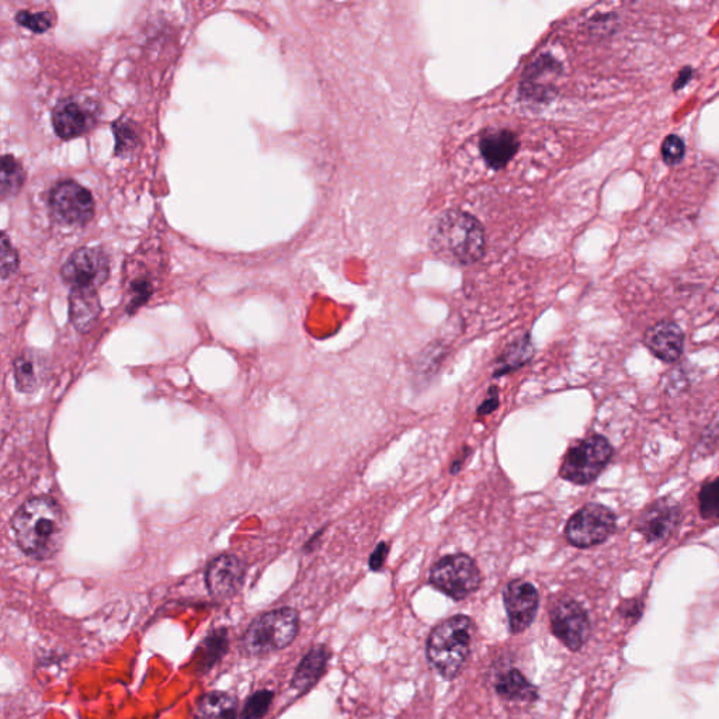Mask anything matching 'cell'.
<instances>
[{
  "label": "cell",
  "mask_w": 719,
  "mask_h": 719,
  "mask_svg": "<svg viewBox=\"0 0 719 719\" xmlns=\"http://www.w3.org/2000/svg\"><path fill=\"white\" fill-rule=\"evenodd\" d=\"M12 530L27 557L44 561L62 547L67 519L58 502L48 496H37L19 507L12 519Z\"/></svg>",
  "instance_id": "obj_1"
},
{
  "label": "cell",
  "mask_w": 719,
  "mask_h": 719,
  "mask_svg": "<svg viewBox=\"0 0 719 719\" xmlns=\"http://www.w3.org/2000/svg\"><path fill=\"white\" fill-rule=\"evenodd\" d=\"M432 246L446 260L457 265H472L484 255V229L471 214L447 211L434 227Z\"/></svg>",
  "instance_id": "obj_2"
},
{
  "label": "cell",
  "mask_w": 719,
  "mask_h": 719,
  "mask_svg": "<svg viewBox=\"0 0 719 719\" xmlns=\"http://www.w3.org/2000/svg\"><path fill=\"white\" fill-rule=\"evenodd\" d=\"M474 623L467 616H454L437 625L427 642V658L444 679H453L470 656Z\"/></svg>",
  "instance_id": "obj_3"
},
{
  "label": "cell",
  "mask_w": 719,
  "mask_h": 719,
  "mask_svg": "<svg viewBox=\"0 0 719 719\" xmlns=\"http://www.w3.org/2000/svg\"><path fill=\"white\" fill-rule=\"evenodd\" d=\"M300 627L298 613L290 607L270 611L256 618L242 638L243 651L249 655H265L293 644Z\"/></svg>",
  "instance_id": "obj_4"
},
{
  "label": "cell",
  "mask_w": 719,
  "mask_h": 719,
  "mask_svg": "<svg viewBox=\"0 0 719 719\" xmlns=\"http://www.w3.org/2000/svg\"><path fill=\"white\" fill-rule=\"evenodd\" d=\"M610 441L592 434L569 448L561 467V477L575 485H589L599 478L613 458Z\"/></svg>",
  "instance_id": "obj_5"
},
{
  "label": "cell",
  "mask_w": 719,
  "mask_h": 719,
  "mask_svg": "<svg viewBox=\"0 0 719 719\" xmlns=\"http://www.w3.org/2000/svg\"><path fill=\"white\" fill-rule=\"evenodd\" d=\"M481 582V571L474 559L465 554L441 558L430 573V583L454 600H463L477 592Z\"/></svg>",
  "instance_id": "obj_6"
},
{
  "label": "cell",
  "mask_w": 719,
  "mask_h": 719,
  "mask_svg": "<svg viewBox=\"0 0 719 719\" xmlns=\"http://www.w3.org/2000/svg\"><path fill=\"white\" fill-rule=\"evenodd\" d=\"M616 514L609 507L589 503L573 514L566 524V538L578 548L604 543L616 530Z\"/></svg>",
  "instance_id": "obj_7"
},
{
  "label": "cell",
  "mask_w": 719,
  "mask_h": 719,
  "mask_svg": "<svg viewBox=\"0 0 719 719\" xmlns=\"http://www.w3.org/2000/svg\"><path fill=\"white\" fill-rule=\"evenodd\" d=\"M110 273L109 257L99 248L76 250L62 267L61 276L72 291H96Z\"/></svg>",
  "instance_id": "obj_8"
},
{
  "label": "cell",
  "mask_w": 719,
  "mask_h": 719,
  "mask_svg": "<svg viewBox=\"0 0 719 719\" xmlns=\"http://www.w3.org/2000/svg\"><path fill=\"white\" fill-rule=\"evenodd\" d=\"M52 217L64 225L88 224L95 214V201L88 189L74 182L62 180L50 193Z\"/></svg>",
  "instance_id": "obj_9"
},
{
  "label": "cell",
  "mask_w": 719,
  "mask_h": 719,
  "mask_svg": "<svg viewBox=\"0 0 719 719\" xmlns=\"http://www.w3.org/2000/svg\"><path fill=\"white\" fill-rule=\"evenodd\" d=\"M552 631L571 651H579L590 634L587 613L572 599H562L551 613Z\"/></svg>",
  "instance_id": "obj_10"
},
{
  "label": "cell",
  "mask_w": 719,
  "mask_h": 719,
  "mask_svg": "<svg viewBox=\"0 0 719 719\" xmlns=\"http://www.w3.org/2000/svg\"><path fill=\"white\" fill-rule=\"evenodd\" d=\"M503 603L513 634L527 630L537 616L540 597L536 587L524 580H513L503 590Z\"/></svg>",
  "instance_id": "obj_11"
},
{
  "label": "cell",
  "mask_w": 719,
  "mask_h": 719,
  "mask_svg": "<svg viewBox=\"0 0 719 719\" xmlns=\"http://www.w3.org/2000/svg\"><path fill=\"white\" fill-rule=\"evenodd\" d=\"M246 566L235 555H220L211 561L206 572V585L215 599H231L241 590Z\"/></svg>",
  "instance_id": "obj_12"
},
{
  "label": "cell",
  "mask_w": 719,
  "mask_h": 719,
  "mask_svg": "<svg viewBox=\"0 0 719 719\" xmlns=\"http://www.w3.org/2000/svg\"><path fill=\"white\" fill-rule=\"evenodd\" d=\"M97 110L89 100H64L55 107L52 114L55 133L64 140L81 137L96 124Z\"/></svg>",
  "instance_id": "obj_13"
},
{
  "label": "cell",
  "mask_w": 719,
  "mask_h": 719,
  "mask_svg": "<svg viewBox=\"0 0 719 719\" xmlns=\"http://www.w3.org/2000/svg\"><path fill=\"white\" fill-rule=\"evenodd\" d=\"M679 520V506L669 500L659 499L646 507L639 516L637 530L648 543H661L672 536Z\"/></svg>",
  "instance_id": "obj_14"
},
{
  "label": "cell",
  "mask_w": 719,
  "mask_h": 719,
  "mask_svg": "<svg viewBox=\"0 0 719 719\" xmlns=\"http://www.w3.org/2000/svg\"><path fill=\"white\" fill-rule=\"evenodd\" d=\"M644 343L659 360L675 363L683 354L684 333L677 323L662 321L648 329Z\"/></svg>",
  "instance_id": "obj_15"
},
{
  "label": "cell",
  "mask_w": 719,
  "mask_h": 719,
  "mask_svg": "<svg viewBox=\"0 0 719 719\" xmlns=\"http://www.w3.org/2000/svg\"><path fill=\"white\" fill-rule=\"evenodd\" d=\"M48 371H50V363L43 352L36 349L24 350L13 364L16 387L24 394H33L38 388L43 387Z\"/></svg>",
  "instance_id": "obj_16"
},
{
  "label": "cell",
  "mask_w": 719,
  "mask_h": 719,
  "mask_svg": "<svg viewBox=\"0 0 719 719\" xmlns=\"http://www.w3.org/2000/svg\"><path fill=\"white\" fill-rule=\"evenodd\" d=\"M479 149H481L486 165L499 170L505 168L507 163L512 161L519 149V140L512 131L492 130L481 138Z\"/></svg>",
  "instance_id": "obj_17"
},
{
  "label": "cell",
  "mask_w": 719,
  "mask_h": 719,
  "mask_svg": "<svg viewBox=\"0 0 719 719\" xmlns=\"http://www.w3.org/2000/svg\"><path fill=\"white\" fill-rule=\"evenodd\" d=\"M328 659L329 652L325 646L318 645L312 648L295 670L293 682H291L293 689L298 693H307L308 690H311L325 672Z\"/></svg>",
  "instance_id": "obj_18"
},
{
  "label": "cell",
  "mask_w": 719,
  "mask_h": 719,
  "mask_svg": "<svg viewBox=\"0 0 719 719\" xmlns=\"http://www.w3.org/2000/svg\"><path fill=\"white\" fill-rule=\"evenodd\" d=\"M69 305H71V321L82 333L89 332L95 326L102 312L96 291H72Z\"/></svg>",
  "instance_id": "obj_19"
},
{
  "label": "cell",
  "mask_w": 719,
  "mask_h": 719,
  "mask_svg": "<svg viewBox=\"0 0 719 719\" xmlns=\"http://www.w3.org/2000/svg\"><path fill=\"white\" fill-rule=\"evenodd\" d=\"M238 701L224 691H211L200 698L194 719H236Z\"/></svg>",
  "instance_id": "obj_20"
},
{
  "label": "cell",
  "mask_w": 719,
  "mask_h": 719,
  "mask_svg": "<svg viewBox=\"0 0 719 719\" xmlns=\"http://www.w3.org/2000/svg\"><path fill=\"white\" fill-rule=\"evenodd\" d=\"M228 649V637L227 630L221 628V630H215L211 632L203 644L197 649L196 656H194V668L199 672H207L213 668L215 663L220 661L222 656L227 653Z\"/></svg>",
  "instance_id": "obj_21"
},
{
  "label": "cell",
  "mask_w": 719,
  "mask_h": 719,
  "mask_svg": "<svg viewBox=\"0 0 719 719\" xmlns=\"http://www.w3.org/2000/svg\"><path fill=\"white\" fill-rule=\"evenodd\" d=\"M496 691L500 697L507 700L534 701L538 697L536 687L521 675L519 670L514 669L499 677Z\"/></svg>",
  "instance_id": "obj_22"
},
{
  "label": "cell",
  "mask_w": 719,
  "mask_h": 719,
  "mask_svg": "<svg viewBox=\"0 0 719 719\" xmlns=\"http://www.w3.org/2000/svg\"><path fill=\"white\" fill-rule=\"evenodd\" d=\"M531 356H533V346H531L529 336L520 339L519 342H514L513 345L507 347L506 352L500 357L498 368L495 371L496 377L513 373L517 368L526 364L531 359Z\"/></svg>",
  "instance_id": "obj_23"
},
{
  "label": "cell",
  "mask_w": 719,
  "mask_h": 719,
  "mask_svg": "<svg viewBox=\"0 0 719 719\" xmlns=\"http://www.w3.org/2000/svg\"><path fill=\"white\" fill-rule=\"evenodd\" d=\"M26 175L22 165L13 156H3L2 159V194L3 197H12L22 190Z\"/></svg>",
  "instance_id": "obj_24"
},
{
  "label": "cell",
  "mask_w": 719,
  "mask_h": 719,
  "mask_svg": "<svg viewBox=\"0 0 719 719\" xmlns=\"http://www.w3.org/2000/svg\"><path fill=\"white\" fill-rule=\"evenodd\" d=\"M701 516L708 521H719V478L712 479L700 492Z\"/></svg>",
  "instance_id": "obj_25"
},
{
  "label": "cell",
  "mask_w": 719,
  "mask_h": 719,
  "mask_svg": "<svg viewBox=\"0 0 719 719\" xmlns=\"http://www.w3.org/2000/svg\"><path fill=\"white\" fill-rule=\"evenodd\" d=\"M274 697L273 691L260 690L256 691L255 694L249 697L246 701L245 708H243L241 718L242 719H262L269 711L270 704H272Z\"/></svg>",
  "instance_id": "obj_26"
},
{
  "label": "cell",
  "mask_w": 719,
  "mask_h": 719,
  "mask_svg": "<svg viewBox=\"0 0 719 719\" xmlns=\"http://www.w3.org/2000/svg\"><path fill=\"white\" fill-rule=\"evenodd\" d=\"M661 154L663 162L668 166H676L683 162L686 155V144L683 138L676 134H670L663 141Z\"/></svg>",
  "instance_id": "obj_27"
},
{
  "label": "cell",
  "mask_w": 719,
  "mask_h": 719,
  "mask_svg": "<svg viewBox=\"0 0 719 719\" xmlns=\"http://www.w3.org/2000/svg\"><path fill=\"white\" fill-rule=\"evenodd\" d=\"M16 20L24 29H29L34 33H45L52 26L51 17L45 12L31 13L29 10H22L16 16Z\"/></svg>",
  "instance_id": "obj_28"
},
{
  "label": "cell",
  "mask_w": 719,
  "mask_h": 719,
  "mask_svg": "<svg viewBox=\"0 0 719 719\" xmlns=\"http://www.w3.org/2000/svg\"><path fill=\"white\" fill-rule=\"evenodd\" d=\"M2 277L8 279L16 272L17 266H19V257H17L16 250L13 249L12 243L9 242L8 236H2Z\"/></svg>",
  "instance_id": "obj_29"
},
{
  "label": "cell",
  "mask_w": 719,
  "mask_h": 719,
  "mask_svg": "<svg viewBox=\"0 0 719 719\" xmlns=\"http://www.w3.org/2000/svg\"><path fill=\"white\" fill-rule=\"evenodd\" d=\"M131 124V123H130ZM127 123H116L114 124V131L117 134V147L118 151L124 149L127 151L128 148H133L131 145L135 144V131Z\"/></svg>",
  "instance_id": "obj_30"
},
{
  "label": "cell",
  "mask_w": 719,
  "mask_h": 719,
  "mask_svg": "<svg viewBox=\"0 0 719 719\" xmlns=\"http://www.w3.org/2000/svg\"><path fill=\"white\" fill-rule=\"evenodd\" d=\"M152 293L151 284L148 283V281H141V283H135L134 284V298L133 301H131V311L133 309H137L140 307V305L144 304V302L148 301L149 295Z\"/></svg>",
  "instance_id": "obj_31"
},
{
  "label": "cell",
  "mask_w": 719,
  "mask_h": 719,
  "mask_svg": "<svg viewBox=\"0 0 719 719\" xmlns=\"http://www.w3.org/2000/svg\"><path fill=\"white\" fill-rule=\"evenodd\" d=\"M388 551L389 548L387 544L380 543L377 545V548H375L370 557L371 571H381L382 566L385 564V559H387Z\"/></svg>",
  "instance_id": "obj_32"
},
{
  "label": "cell",
  "mask_w": 719,
  "mask_h": 719,
  "mask_svg": "<svg viewBox=\"0 0 719 719\" xmlns=\"http://www.w3.org/2000/svg\"><path fill=\"white\" fill-rule=\"evenodd\" d=\"M499 406V394L498 389L496 387H492L491 391H489L488 398H486V401L484 404L479 406L478 409V415L479 416H485L488 415V413H492L495 411L496 408Z\"/></svg>",
  "instance_id": "obj_33"
},
{
  "label": "cell",
  "mask_w": 719,
  "mask_h": 719,
  "mask_svg": "<svg viewBox=\"0 0 719 719\" xmlns=\"http://www.w3.org/2000/svg\"><path fill=\"white\" fill-rule=\"evenodd\" d=\"M691 78H693V69L690 67L684 68L683 71L680 72V75L677 76L676 82L673 83V89L680 90L684 88V86L690 82Z\"/></svg>",
  "instance_id": "obj_34"
}]
</instances>
